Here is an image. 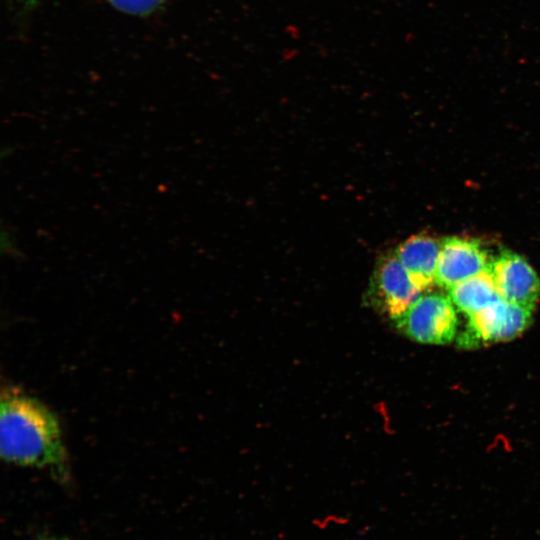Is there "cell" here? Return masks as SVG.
I'll use <instances>...</instances> for the list:
<instances>
[{"instance_id":"obj_11","label":"cell","mask_w":540,"mask_h":540,"mask_svg":"<svg viewBox=\"0 0 540 540\" xmlns=\"http://www.w3.org/2000/svg\"><path fill=\"white\" fill-rule=\"evenodd\" d=\"M42 540H60V539H42Z\"/></svg>"},{"instance_id":"obj_5","label":"cell","mask_w":540,"mask_h":540,"mask_svg":"<svg viewBox=\"0 0 540 540\" xmlns=\"http://www.w3.org/2000/svg\"><path fill=\"white\" fill-rule=\"evenodd\" d=\"M490 269L500 298L533 310L540 294V280L525 258L503 251Z\"/></svg>"},{"instance_id":"obj_4","label":"cell","mask_w":540,"mask_h":540,"mask_svg":"<svg viewBox=\"0 0 540 540\" xmlns=\"http://www.w3.org/2000/svg\"><path fill=\"white\" fill-rule=\"evenodd\" d=\"M424 290L396 255L385 258L374 273L368 301L393 320L399 317Z\"/></svg>"},{"instance_id":"obj_10","label":"cell","mask_w":540,"mask_h":540,"mask_svg":"<svg viewBox=\"0 0 540 540\" xmlns=\"http://www.w3.org/2000/svg\"><path fill=\"white\" fill-rule=\"evenodd\" d=\"M9 229L5 230L4 227L1 230V248L2 251H6L8 255H15L17 252V245L15 243L14 236L10 233Z\"/></svg>"},{"instance_id":"obj_12","label":"cell","mask_w":540,"mask_h":540,"mask_svg":"<svg viewBox=\"0 0 540 540\" xmlns=\"http://www.w3.org/2000/svg\"><path fill=\"white\" fill-rule=\"evenodd\" d=\"M22 1H24V2H25V1H29V2H30L31 0H22Z\"/></svg>"},{"instance_id":"obj_1","label":"cell","mask_w":540,"mask_h":540,"mask_svg":"<svg viewBox=\"0 0 540 540\" xmlns=\"http://www.w3.org/2000/svg\"><path fill=\"white\" fill-rule=\"evenodd\" d=\"M0 453L21 466L67 471V452L55 414L40 400L14 386L2 388Z\"/></svg>"},{"instance_id":"obj_3","label":"cell","mask_w":540,"mask_h":540,"mask_svg":"<svg viewBox=\"0 0 540 540\" xmlns=\"http://www.w3.org/2000/svg\"><path fill=\"white\" fill-rule=\"evenodd\" d=\"M532 310L498 298L471 315L458 344L472 348L482 344L510 340L528 326Z\"/></svg>"},{"instance_id":"obj_9","label":"cell","mask_w":540,"mask_h":540,"mask_svg":"<svg viewBox=\"0 0 540 540\" xmlns=\"http://www.w3.org/2000/svg\"><path fill=\"white\" fill-rule=\"evenodd\" d=\"M167 0H108L112 7L130 15H147Z\"/></svg>"},{"instance_id":"obj_6","label":"cell","mask_w":540,"mask_h":540,"mask_svg":"<svg viewBox=\"0 0 540 540\" xmlns=\"http://www.w3.org/2000/svg\"><path fill=\"white\" fill-rule=\"evenodd\" d=\"M491 263L479 241L449 237L441 242L435 283L449 289L490 269Z\"/></svg>"},{"instance_id":"obj_7","label":"cell","mask_w":540,"mask_h":540,"mask_svg":"<svg viewBox=\"0 0 540 540\" xmlns=\"http://www.w3.org/2000/svg\"><path fill=\"white\" fill-rule=\"evenodd\" d=\"M440 250V241L420 234L403 242L395 255L417 284L426 290L435 282Z\"/></svg>"},{"instance_id":"obj_8","label":"cell","mask_w":540,"mask_h":540,"mask_svg":"<svg viewBox=\"0 0 540 540\" xmlns=\"http://www.w3.org/2000/svg\"><path fill=\"white\" fill-rule=\"evenodd\" d=\"M448 290L453 305L468 317L500 298L491 269L461 281Z\"/></svg>"},{"instance_id":"obj_2","label":"cell","mask_w":540,"mask_h":540,"mask_svg":"<svg viewBox=\"0 0 540 540\" xmlns=\"http://www.w3.org/2000/svg\"><path fill=\"white\" fill-rule=\"evenodd\" d=\"M394 321L406 336L425 344L449 343L457 328L455 306L439 293L421 295Z\"/></svg>"}]
</instances>
